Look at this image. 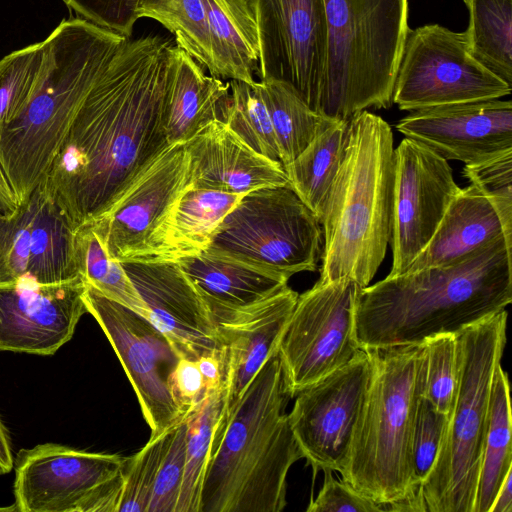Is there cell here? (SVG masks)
I'll return each instance as SVG.
<instances>
[{
  "label": "cell",
  "mask_w": 512,
  "mask_h": 512,
  "mask_svg": "<svg viewBox=\"0 0 512 512\" xmlns=\"http://www.w3.org/2000/svg\"><path fill=\"white\" fill-rule=\"evenodd\" d=\"M171 42L127 39L83 100L41 181L75 229L104 215L170 145Z\"/></svg>",
  "instance_id": "cell-1"
},
{
  "label": "cell",
  "mask_w": 512,
  "mask_h": 512,
  "mask_svg": "<svg viewBox=\"0 0 512 512\" xmlns=\"http://www.w3.org/2000/svg\"><path fill=\"white\" fill-rule=\"evenodd\" d=\"M512 301V244L504 236L445 266L387 276L360 288L353 312L360 349L419 344L457 333Z\"/></svg>",
  "instance_id": "cell-2"
},
{
  "label": "cell",
  "mask_w": 512,
  "mask_h": 512,
  "mask_svg": "<svg viewBox=\"0 0 512 512\" xmlns=\"http://www.w3.org/2000/svg\"><path fill=\"white\" fill-rule=\"evenodd\" d=\"M287 390L278 349L226 411L214 438L200 512H280L287 475L303 458L285 412Z\"/></svg>",
  "instance_id": "cell-3"
},
{
  "label": "cell",
  "mask_w": 512,
  "mask_h": 512,
  "mask_svg": "<svg viewBox=\"0 0 512 512\" xmlns=\"http://www.w3.org/2000/svg\"><path fill=\"white\" fill-rule=\"evenodd\" d=\"M127 39L72 18L43 41L44 60L33 93L0 131V163L19 205L43 180L83 100Z\"/></svg>",
  "instance_id": "cell-4"
},
{
  "label": "cell",
  "mask_w": 512,
  "mask_h": 512,
  "mask_svg": "<svg viewBox=\"0 0 512 512\" xmlns=\"http://www.w3.org/2000/svg\"><path fill=\"white\" fill-rule=\"evenodd\" d=\"M394 137L380 116L363 110L349 120L345 157L326 195L320 223L318 282L347 278L370 284L392 235Z\"/></svg>",
  "instance_id": "cell-5"
},
{
  "label": "cell",
  "mask_w": 512,
  "mask_h": 512,
  "mask_svg": "<svg viewBox=\"0 0 512 512\" xmlns=\"http://www.w3.org/2000/svg\"><path fill=\"white\" fill-rule=\"evenodd\" d=\"M421 348L419 343L366 350L372 364L370 382L340 474L377 503L408 499L426 512L411 456L421 393Z\"/></svg>",
  "instance_id": "cell-6"
},
{
  "label": "cell",
  "mask_w": 512,
  "mask_h": 512,
  "mask_svg": "<svg viewBox=\"0 0 512 512\" xmlns=\"http://www.w3.org/2000/svg\"><path fill=\"white\" fill-rule=\"evenodd\" d=\"M506 309L457 333V387L437 456L420 487L426 512H474L493 380L506 344Z\"/></svg>",
  "instance_id": "cell-7"
},
{
  "label": "cell",
  "mask_w": 512,
  "mask_h": 512,
  "mask_svg": "<svg viewBox=\"0 0 512 512\" xmlns=\"http://www.w3.org/2000/svg\"><path fill=\"white\" fill-rule=\"evenodd\" d=\"M329 33L320 113L350 120L389 108L404 50L408 0H324Z\"/></svg>",
  "instance_id": "cell-8"
},
{
  "label": "cell",
  "mask_w": 512,
  "mask_h": 512,
  "mask_svg": "<svg viewBox=\"0 0 512 512\" xmlns=\"http://www.w3.org/2000/svg\"><path fill=\"white\" fill-rule=\"evenodd\" d=\"M322 249L318 217L286 184L244 194L205 251L290 279L299 272L316 271Z\"/></svg>",
  "instance_id": "cell-9"
},
{
  "label": "cell",
  "mask_w": 512,
  "mask_h": 512,
  "mask_svg": "<svg viewBox=\"0 0 512 512\" xmlns=\"http://www.w3.org/2000/svg\"><path fill=\"white\" fill-rule=\"evenodd\" d=\"M128 457L45 443L18 452V512H118Z\"/></svg>",
  "instance_id": "cell-10"
},
{
  "label": "cell",
  "mask_w": 512,
  "mask_h": 512,
  "mask_svg": "<svg viewBox=\"0 0 512 512\" xmlns=\"http://www.w3.org/2000/svg\"><path fill=\"white\" fill-rule=\"evenodd\" d=\"M511 87L472 56L465 32L430 24L408 31L392 101L413 112L499 99Z\"/></svg>",
  "instance_id": "cell-11"
},
{
  "label": "cell",
  "mask_w": 512,
  "mask_h": 512,
  "mask_svg": "<svg viewBox=\"0 0 512 512\" xmlns=\"http://www.w3.org/2000/svg\"><path fill=\"white\" fill-rule=\"evenodd\" d=\"M361 287L351 279L316 282L298 295L278 344L291 398L340 368L360 350L354 332V304Z\"/></svg>",
  "instance_id": "cell-12"
},
{
  "label": "cell",
  "mask_w": 512,
  "mask_h": 512,
  "mask_svg": "<svg viewBox=\"0 0 512 512\" xmlns=\"http://www.w3.org/2000/svg\"><path fill=\"white\" fill-rule=\"evenodd\" d=\"M247 2L258 31L260 80L286 84L320 113L329 51L325 1Z\"/></svg>",
  "instance_id": "cell-13"
},
{
  "label": "cell",
  "mask_w": 512,
  "mask_h": 512,
  "mask_svg": "<svg viewBox=\"0 0 512 512\" xmlns=\"http://www.w3.org/2000/svg\"><path fill=\"white\" fill-rule=\"evenodd\" d=\"M83 299L87 312L98 322L118 356L151 435L181 421L168 386L180 358L164 334L141 314L87 283Z\"/></svg>",
  "instance_id": "cell-14"
},
{
  "label": "cell",
  "mask_w": 512,
  "mask_h": 512,
  "mask_svg": "<svg viewBox=\"0 0 512 512\" xmlns=\"http://www.w3.org/2000/svg\"><path fill=\"white\" fill-rule=\"evenodd\" d=\"M371 370L368 352L360 349L346 364L296 394L289 423L314 477L319 470L343 469Z\"/></svg>",
  "instance_id": "cell-15"
},
{
  "label": "cell",
  "mask_w": 512,
  "mask_h": 512,
  "mask_svg": "<svg viewBox=\"0 0 512 512\" xmlns=\"http://www.w3.org/2000/svg\"><path fill=\"white\" fill-rule=\"evenodd\" d=\"M448 160L405 137L395 148V177L389 277L407 271L427 246L460 191Z\"/></svg>",
  "instance_id": "cell-16"
},
{
  "label": "cell",
  "mask_w": 512,
  "mask_h": 512,
  "mask_svg": "<svg viewBox=\"0 0 512 512\" xmlns=\"http://www.w3.org/2000/svg\"><path fill=\"white\" fill-rule=\"evenodd\" d=\"M189 185L185 146L171 145L104 215L88 224L113 259L142 261L155 232Z\"/></svg>",
  "instance_id": "cell-17"
},
{
  "label": "cell",
  "mask_w": 512,
  "mask_h": 512,
  "mask_svg": "<svg viewBox=\"0 0 512 512\" xmlns=\"http://www.w3.org/2000/svg\"><path fill=\"white\" fill-rule=\"evenodd\" d=\"M81 276L39 283L25 275L0 284V351L52 355L73 336L87 312Z\"/></svg>",
  "instance_id": "cell-18"
},
{
  "label": "cell",
  "mask_w": 512,
  "mask_h": 512,
  "mask_svg": "<svg viewBox=\"0 0 512 512\" xmlns=\"http://www.w3.org/2000/svg\"><path fill=\"white\" fill-rule=\"evenodd\" d=\"M142 299L148 319L179 358L196 360L222 347L200 292L175 261L121 262Z\"/></svg>",
  "instance_id": "cell-19"
},
{
  "label": "cell",
  "mask_w": 512,
  "mask_h": 512,
  "mask_svg": "<svg viewBox=\"0 0 512 512\" xmlns=\"http://www.w3.org/2000/svg\"><path fill=\"white\" fill-rule=\"evenodd\" d=\"M396 129L446 160L472 164L512 150V102L499 98L417 110Z\"/></svg>",
  "instance_id": "cell-20"
},
{
  "label": "cell",
  "mask_w": 512,
  "mask_h": 512,
  "mask_svg": "<svg viewBox=\"0 0 512 512\" xmlns=\"http://www.w3.org/2000/svg\"><path fill=\"white\" fill-rule=\"evenodd\" d=\"M298 295L287 285L215 323L225 350L226 411L236 404L250 381L278 349Z\"/></svg>",
  "instance_id": "cell-21"
},
{
  "label": "cell",
  "mask_w": 512,
  "mask_h": 512,
  "mask_svg": "<svg viewBox=\"0 0 512 512\" xmlns=\"http://www.w3.org/2000/svg\"><path fill=\"white\" fill-rule=\"evenodd\" d=\"M184 146L195 188L244 195L288 184L280 162L253 150L221 120L212 121Z\"/></svg>",
  "instance_id": "cell-22"
},
{
  "label": "cell",
  "mask_w": 512,
  "mask_h": 512,
  "mask_svg": "<svg viewBox=\"0 0 512 512\" xmlns=\"http://www.w3.org/2000/svg\"><path fill=\"white\" fill-rule=\"evenodd\" d=\"M230 93V83L206 75L186 51L169 49L165 97V130L169 145L185 144L214 120Z\"/></svg>",
  "instance_id": "cell-23"
},
{
  "label": "cell",
  "mask_w": 512,
  "mask_h": 512,
  "mask_svg": "<svg viewBox=\"0 0 512 512\" xmlns=\"http://www.w3.org/2000/svg\"><path fill=\"white\" fill-rule=\"evenodd\" d=\"M178 263L200 292L215 323L273 295L289 280L282 274L206 251Z\"/></svg>",
  "instance_id": "cell-24"
},
{
  "label": "cell",
  "mask_w": 512,
  "mask_h": 512,
  "mask_svg": "<svg viewBox=\"0 0 512 512\" xmlns=\"http://www.w3.org/2000/svg\"><path fill=\"white\" fill-rule=\"evenodd\" d=\"M242 196L195 188L190 184L155 232L142 261L179 262L201 254Z\"/></svg>",
  "instance_id": "cell-25"
},
{
  "label": "cell",
  "mask_w": 512,
  "mask_h": 512,
  "mask_svg": "<svg viewBox=\"0 0 512 512\" xmlns=\"http://www.w3.org/2000/svg\"><path fill=\"white\" fill-rule=\"evenodd\" d=\"M501 236L506 239L496 210L470 184L451 201L431 240L405 273L452 264Z\"/></svg>",
  "instance_id": "cell-26"
},
{
  "label": "cell",
  "mask_w": 512,
  "mask_h": 512,
  "mask_svg": "<svg viewBox=\"0 0 512 512\" xmlns=\"http://www.w3.org/2000/svg\"><path fill=\"white\" fill-rule=\"evenodd\" d=\"M25 201L30 210V251L26 275L39 283H58L79 277L76 229L42 182Z\"/></svg>",
  "instance_id": "cell-27"
},
{
  "label": "cell",
  "mask_w": 512,
  "mask_h": 512,
  "mask_svg": "<svg viewBox=\"0 0 512 512\" xmlns=\"http://www.w3.org/2000/svg\"><path fill=\"white\" fill-rule=\"evenodd\" d=\"M205 5L213 76L253 85L259 38L247 0H205Z\"/></svg>",
  "instance_id": "cell-28"
},
{
  "label": "cell",
  "mask_w": 512,
  "mask_h": 512,
  "mask_svg": "<svg viewBox=\"0 0 512 512\" xmlns=\"http://www.w3.org/2000/svg\"><path fill=\"white\" fill-rule=\"evenodd\" d=\"M349 120L328 118L309 145L283 166L288 185L320 221L326 195L345 157Z\"/></svg>",
  "instance_id": "cell-29"
},
{
  "label": "cell",
  "mask_w": 512,
  "mask_h": 512,
  "mask_svg": "<svg viewBox=\"0 0 512 512\" xmlns=\"http://www.w3.org/2000/svg\"><path fill=\"white\" fill-rule=\"evenodd\" d=\"M512 413L508 375L500 365L492 384L488 427L481 460L474 512H489L512 470Z\"/></svg>",
  "instance_id": "cell-30"
},
{
  "label": "cell",
  "mask_w": 512,
  "mask_h": 512,
  "mask_svg": "<svg viewBox=\"0 0 512 512\" xmlns=\"http://www.w3.org/2000/svg\"><path fill=\"white\" fill-rule=\"evenodd\" d=\"M226 408V389L222 388L186 417L185 465L176 512H200L206 469Z\"/></svg>",
  "instance_id": "cell-31"
},
{
  "label": "cell",
  "mask_w": 512,
  "mask_h": 512,
  "mask_svg": "<svg viewBox=\"0 0 512 512\" xmlns=\"http://www.w3.org/2000/svg\"><path fill=\"white\" fill-rule=\"evenodd\" d=\"M469 12L468 49L512 86V0H463Z\"/></svg>",
  "instance_id": "cell-32"
},
{
  "label": "cell",
  "mask_w": 512,
  "mask_h": 512,
  "mask_svg": "<svg viewBox=\"0 0 512 512\" xmlns=\"http://www.w3.org/2000/svg\"><path fill=\"white\" fill-rule=\"evenodd\" d=\"M256 85L270 116L280 162L286 166L309 145L329 117L312 110L286 84L260 80Z\"/></svg>",
  "instance_id": "cell-33"
},
{
  "label": "cell",
  "mask_w": 512,
  "mask_h": 512,
  "mask_svg": "<svg viewBox=\"0 0 512 512\" xmlns=\"http://www.w3.org/2000/svg\"><path fill=\"white\" fill-rule=\"evenodd\" d=\"M75 252L79 274L85 283L146 318L144 303L121 262L109 255L88 223L76 229Z\"/></svg>",
  "instance_id": "cell-34"
},
{
  "label": "cell",
  "mask_w": 512,
  "mask_h": 512,
  "mask_svg": "<svg viewBox=\"0 0 512 512\" xmlns=\"http://www.w3.org/2000/svg\"><path fill=\"white\" fill-rule=\"evenodd\" d=\"M137 16L159 22L177 46L213 75L205 0H139Z\"/></svg>",
  "instance_id": "cell-35"
},
{
  "label": "cell",
  "mask_w": 512,
  "mask_h": 512,
  "mask_svg": "<svg viewBox=\"0 0 512 512\" xmlns=\"http://www.w3.org/2000/svg\"><path fill=\"white\" fill-rule=\"evenodd\" d=\"M256 82L229 81L230 93L220 108L219 120L253 150L280 162L270 116Z\"/></svg>",
  "instance_id": "cell-36"
},
{
  "label": "cell",
  "mask_w": 512,
  "mask_h": 512,
  "mask_svg": "<svg viewBox=\"0 0 512 512\" xmlns=\"http://www.w3.org/2000/svg\"><path fill=\"white\" fill-rule=\"evenodd\" d=\"M420 397L433 408L449 416L457 387L456 336L443 333L428 337L421 342Z\"/></svg>",
  "instance_id": "cell-37"
},
{
  "label": "cell",
  "mask_w": 512,
  "mask_h": 512,
  "mask_svg": "<svg viewBox=\"0 0 512 512\" xmlns=\"http://www.w3.org/2000/svg\"><path fill=\"white\" fill-rule=\"evenodd\" d=\"M44 43L14 51L0 60V131L30 99L44 60Z\"/></svg>",
  "instance_id": "cell-38"
},
{
  "label": "cell",
  "mask_w": 512,
  "mask_h": 512,
  "mask_svg": "<svg viewBox=\"0 0 512 512\" xmlns=\"http://www.w3.org/2000/svg\"><path fill=\"white\" fill-rule=\"evenodd\" d=\"M172 427L150 435L148 442L136 454L128 457L118 512H148L158 469L168 446Z\"/></svg>",
  "instance_id": "cell-39"
},
{
  "label": "cell",
  "mask_w": 512,
  "mask_h": 512,
  "mask_svg": "<svg viewBox=\"0 0 512 512\" xmlns=\"http://www.w3.org/2000/svg\"><path fill=\"white\" fill-rule=\"evenodd\" d=\"M463 175L494 207L512 243V150L466 164Z\"/></svg>",
  "instance_id": "cell-40"
},
{
  "label": "cell",
  "mask_w": 512,
  "mask_h": 512,
  "mask_svg": "<svg viewBox=\"0 0 512 512\" xmlns=\"http://www.w3.org/2000/svg\"><path fill=\"white\" fill-rule=\"evenodd\" d=\"M29 251L30 210L24 201L14 213L0 214V284L27 274Z\"/></svg>",
  "instance_id": "cell-41"
},
{
  "label": "cell",
  "mask_w": 512,
  "mask_h": 512,
  "mask_svg": "<svg viewBox=\"0 0 512 512\" xmlns=\"http://www.w3.org/2000/svg\"><path fill=\"white\" fill-rule=\"evenodd\" d=\"M186 418L172 427L158 469L148 512H176L185 465Z\"/></svg>",
  "instance_id": "cell-42"
},
{
  "label": "cell",
  "mask_w": 512,
  "mask_h": 512,
  "mask_svg": "<svg viewBox=\"0 0 512 512\" xmlns=\"http://www.w3.org/2000/svg\"><path fill=\"white\" fill-rule=\"evenodd\" d=\"M447 418L437 412L426 399L419 397L411 445L413 476L419 488L435 461Z\"/></svg>",
  "instance_id": "cell-43"
},
{
  "label": "cell",
  "mask_w": 512,
  "mask_h": 512,
  "mask_svg": "<svg viewBox=\"0 0 512 512\" xmlns=\"http://www.w3.org/2000/svg\"><path fill=\"white\" fill-rule=\"evenodd\" d=\"M81 18L130 38L139 0H64Z\"/></svg>",
  "instance_id": "cell-44"
},
{
  "label": "cell",
  "mask_w": 512,
  "mask_h": 512,
  "mask_svg": "<svg viewBox=\"0 0 512 512\" xmlns=\"http://www.w3.org/2000/svg\"><path fill=\"white\" fill-rule=\"evenodd\" d=\"M324 483L307 512H381L383 505L364 496L345 480H336L332 470H323Z\"/></svg>",
  "instance_id": "cell-45"
},
{
  "label": "cell",
  "mask_w": 512,
  "mask_h": 512,
  "mask_svg": "<svg viewBox=\"0 0 512 512\" xmlns=\"http://www.w3.org/2000/svg\"><path fill=\"white\" fill-rule=\"evenodd\" d=\"M169 391L182 418L192 413L211 393L196 360L180 358L169 377Z\"/></svg>",
  "instance_id": "cell-46"
},
{
  "label": "cell",
  "mask_w": 512,
  "mask_h": 512,
  "mask_svg": "<svg viewBox=\"0 0 512 512\" xmlns=\"http://www.w3.org/2000/svg\"><path fill=\"white\" fill-rule=\"evenodd\" d=\"M18 206L17 197L0 163V214H12Z\"/></svg>",
  "instance_id": "cell-47"
},
{
  "label": "cell",
  "mask_w": 512,
  "mask_h": 512,
  "mask_svg": "<svg viewBox=\"0 0 512 512\" xmlns=\"http://www.w3.org/2000/svg\"><path fill=\"white\" fill-rule=\"evenodd\" d=\"M512 470L507 474L489 512H512Z\"/></svg>",
  "instance_id": "cell-48"
},
{
  "label": "cell",
  "mask_w": 512,
  "mask_h": 512,
  "mask_svg": "<svg viewBox=\"0 0 512 512\" xmlns=\"http://www.w3.org/2000/svg\"><path fill=\"white\" fill-rule=\"evenodd\" d=\"M14 465L10 436L0 418V475L9 473Z\"/></svg>",
  "instance_id": "cell-49"
}]
</instances>
